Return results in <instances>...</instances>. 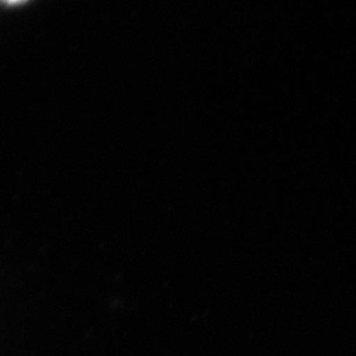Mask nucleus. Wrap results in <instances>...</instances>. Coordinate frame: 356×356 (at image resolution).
<instances>
[{"label":"nucleus","mask_w":356,"mask_h":356,"mask_svg":"<svg viewBox=\"0 0 356 356\" xmlns=\"http://www.w3.org/2000/svg\"><path fill=\"white\" fill-rule=\"evenodd\" d=\"M1 3L5 5H10V6H14V5H20V3L27 1V0H0Z\"/></svg>","instance_id":"obj_1"}]
</instances>
